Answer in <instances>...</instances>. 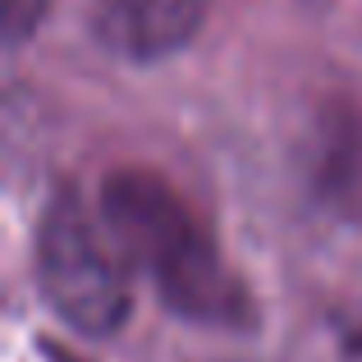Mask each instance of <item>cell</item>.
Instances as JSON below:
<instances>
[{
    "instance_id": "277c9868",
    "label": "cell",
    "mask_w": 362,
    "mask_h": 362,
    "mask_svg": "<svg viewBox=\"0 0 362 362\" xmlns=\"http://www.w3.org/2000/svg\"><path fill=\"white\" fill-rule=\"evenodd\" d=\"M317 184L339 216H362V133H335L326 142Z\"/></svg>"
},
{
    "instance_id": "7a4b0ae2",
    "label": "cell",
    "mask_w": 362,
    "mask_h": 362,
    "mask_svg": "<svg viewBox=\"0 0 362 362\" xmlns=\"http://www.w3.org/2000/svg\"><path fill=\"white\" fill-rule=\"evenodd\" d=\"M37 289L74 335L106 339L129 321V275L74 188H60L37 225Z\"/></svg>"
},
{
    "instance_id": "3957f363",
    "label": "cell",
    "mask_w": 362,
    "mask_h": 362,
    "mask_svg": "<svg viewBox=\"0 0 362 362\" xmlns=\"http://www.w3.org/2000/svg\"><path fill=\"white\" fill-rule=\"evenodd\" d=\"M206 18V0H92V33L124 60H165L184 51Z\"/></svg>"
},
{
    "instance_id": "8992f818",
    "label": "cell",
    "mask_w": 362,
    "mask_h": 362,
    "mask_svg": "<svg viewBox=\"0 0 362 362\" xmlns=\"http://www.w3.org/2000/svg\"><path fill=\"white\" fill-rule=\"evenodd\" d=\"M42 354L51 358V362H88V358H74V354H64L60 344H42Z\"/></svg>"
},
{
    "instance_id": "5b68a950",
    "label": "cell",
    "mask_w": 362,
    "mask_h": 362,
    "mask_svg": "<svg viewBox=\"0 0 362 362\" xmlns=\"http://www.w3.org/2000/svg\"><path fill=\"white\" fill-rule=\"evenodd\" d=\"M51 0H0V14H5V42L18 46L37 33V23L46 18Z\"/></svg>"
},
{
    "instance_id": "6da1fadb",
    "label": "cell",
    "mask_w": 362,
    "mask_h": 362,
    "mask_svg": "<svg viewBox=\"0 0 362 362\" xmlns=\"http://www.w3.org/2000/svg\"><path fill=\"white\" fill-rule=\"evenodd\" d=\"M101 225L151 280L175 317L211 330H252L257 303L221 252L216 230L156 170L124 165L101 184Z\"/></svg>"
}]
</instances>
